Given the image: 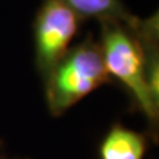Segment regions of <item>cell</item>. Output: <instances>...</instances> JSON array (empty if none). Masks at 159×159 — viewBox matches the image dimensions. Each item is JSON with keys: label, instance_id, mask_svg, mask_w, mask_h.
Returning <instances> with one entry per match:
<instances>
[{"label": "cell", "instance_id": "1", "mask_svg": "<svg viewBox=\"0 0 159 159\" xmlns=\"http://www.w3.org/2000/svg\"><path fill=\"white\" fill-rule=\"evenodd\" d=\"M105 68L127 89L134 103L152 125L158 122V19H110L99 21Z\"/></svg>", "mask_w": 159, "mask_h": 159}, {"label": "cell", "instance_id": "2", "mask_svg": "<svg viewBox=\"0 0 159 159\" xmlns=\"http://www.w3.org/2000/svg\"><path fill=\"white\" fill-rule=\"evenodd\" d=\"M109 80L99 44L89 33L69 49L45 77L49 111L52 116H61Z\"/></svg>", "mask_w": 159, "mask_h": 159}, {"label": "cell", "instance_id": "3", "mask_svg": "<svg viewBox=\"0 0 159 159\" xmlns=\"http://www.w3.org/2000/svg\"><path fill=\"white\" fill-rule=\"evenodd\" d=\"M82 21L62 0L41 2L33 21V41L36 66L44 78L72 48Z\"/></svg>", "mask_w": 159, "mask_h": 159}, {"label": "cell", "instance_id": "4", "mask_svg": "<svg viewBox=\"0 0 159 159\" xmlns=\"http://www.w3.org/2000/svg\"><path fill=\"white\" fill-rule=\"evenodd\" d=\"M146 151V139L121 125L113 126L99 146L101 159H142Z\"/></svg>", "mask_w": 159, "mask_h": 159}, {"label": "cell", "instance_id": "5", "mask_svg": "<svg viewBox=\"0 0 159 159\" xmlns=\"http://www.w3.org/2000/svg\"><path fill=\"white\" fill-rule=\"evenodd\" d=\"M82 20L96 19L98 21L110 19L129 20L133 15L123 6L122 0H62Z\"/></svg>", "mask_w": 159, "mask_h": 159}]
</instances>
